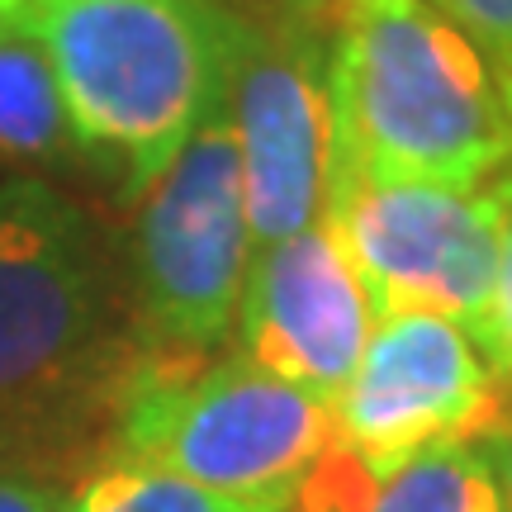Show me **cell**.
<instances>
[{
    "label": "cell",
    "mask_w": 512,
    "mask_h": 512,
    "mask_svg": "<svg viewBox=\"0 0 512 512\" xmlns=\"http://www.w3.org/2000/svg\"><path fill=\"white\" fill-rule=\"evenodd\" d=\"M100 332L86 219L34 181L0 195V422L81 384Z\"/></svg>",
    "instance_id": "52a82bcc"
},
{
    "label": "cell",
    "mask_w": 512,
    "mask_h": 512,
    "mask_svg": "<svg viewBox=\"0 0 512 512\" xmlns=\"http://www.w3.org/2000/svg\"><path fill=\"white\" fill-rule=\"evenodd\" d=\"M498 95H503V110H508V124H512V72H498Z\"/></svg>",
    "instance_id": "d6986e66"
},
{
    "label": "cell",
    "mask_w": 512,
    "mask_h": 512,
    "mask_svg": "<svg viewBox=\"0 0 512 512\" xmlns=\"http://www.w3.org/2000/svg\"><path fill=\"white\" fill-rule=\"evenodd\" d=\"M57 5H67V0H0V29H29L34 34L38 19H48Z\"/></svg>",
    "instance_id": "ac0fdd59"
},
{
    "label": "cell",
    "mask_w": 512,
    "mask_h": 512,
    "mask_svg": "<svg viewBox=\"0 0 512 512\" xmlns=\"http://www.w3.org/2000/svg\"><path fill=\"white\" fill-rule=\"evenodd\" d=\"M290 512H503V498L475 441L432 446L394 465H370L332 441Z\"/></svg>",
    "instance_id": "30bf717a"
},
{
    "label": "cell",
    "mask_w": 512,
    "mask_h": 512,
    "mask_svg": "<svg viewBox=\"0 0 512 512\" xmlns=\"http://www.w3.org/2000/svg\"><path fill=\"white\" fill-rule=\"evenodd\" d=\"M76 143L53 62L29 29H0V157L62 162Z\"/></svg>",
    "instance_id": "8fae6325"
},
{
    "label": "cell",
    "mask_w": 512,
    "mask_h": 512,
    "mask_svg": "<svg viewBox=\"0 0 512 512\" xmlns=\"http://www.w3.org/2000/svg\"><path fill=\"white\" fill-rule=\"evenodd\" d=\"M0 512H67V503L34 479L0 475Z\"/></svg>",
    "instance_id": "e0dca14e"
},
{
    "label": "cell",
    "mask_w": 512,
    "mask_h": 512,
    "mask_svg": "<svg viewBox=\"0 0 512 512\" xmlns=\"http://www.w3.org/2000/svg\"><path fill=\"white\" fill-rule=\"evenodd\" d=\"M233 24L219 0H67L38 19L76 143L124 157L128 195H143L223 100Z\"/></svg>",
    "instance_id": "7a4b0ae2"
},
{
    "label": "cell",
    "mask_w": 512,
    "mask_h": 512,
    "mask_svg": "<svg viewBox=\"0 0 512 512\" xmlns=\"http://www.w3.org/2000/svg\"><path fill=\"white\" fill-rule=\"evenodd\" d=\"M484 195L494 204L498 256H494V294H489V309H484L475 328V342L484 347L494 375L512 394V162L484 185Z\"/></svg>",
    "instance_id": "4fadbf2b"
},
{
    "label": "cell",
    "mask_w": 512,
    "mask_h": 512,
    "mask_svg": "<svg viewBox=\"0 0 512 512\" xmlns=\"http://www.w3.org/2000/svg\"><path fill=\"white\" fill-rule=\"evenodd\" d=\"M484 465H489V475L498 484V498H503V512H512V394L503 403V418L475 441Z\"/></svg>",
    "instance_id": "2e32d148"
},
{
    "label": "cell",
    "mask_w": 512,
    "mask_h": 512,
    "mask_svg": "<svg viewBox=\"0 0 512 512\" xmlns=\"http://www.w3.org/2000/svg\"><path fill=\"white\" fill-rule=\"evenodd\" d=\"M67 512H271L256 503L209 494L190 479H176L166 470L138 465V460H114L100 475L81 484V494L67 503Z\"/></svg>",
    "instance_id": "7c38bea8"
},
{
    "label": "cell",
    "mask_w": 512,
    "mask_h": 512,
    "mask_svg": "<svg viewBox=\"0 0 512 512\" xmlns=\"http://www.w3.org/2000/svg\"><path fill=\"white\" fill-rule=\"evenodd\" d=\"M332 166L479 190L512 162L498 76L437 0H356L328 48Z\"/></svg>",
    "instance_id": "6da1fadb"
},
{
    "label": "cell",
    "mask_w": 512,
    "mask_h": 512,
    "mask_svg": "<svg viewBox=\"0 0 512 512\" xmlns=\"http://www.w3.org/2000/svg\"><path fill=\"white\" fill-rule=\"evenodd\" d=\"M242 356L332 403L351 384L375 328V309L356 266L328 223L256 247L242 285Z\"/></svg>",
    "instance_id": "9c48e42d"
},
{
    "label": "cell",
    "mask_w": 512,
    "mask_h": 512,
    "mask_svg": "<svg viewBox=\"0 0 512 512\" xmlns=\"http://www.w3.org/2000/svg\"><path fill=\"white\" fill-rule=\"evenodd\" d=\"M328 223L370 309H427L475 332L494 294V204L479 190L328 171Z\"/></svg>",
    "instance_id": "5b68a950"
},
{
    "label": "cell",
    "mask_w": 512,
    "mask_h": 512,
    "mask_svg": "<svg viewBox=\"0 0 512 512\" xmlns=\"http://www.w3.org/2000/svg\"><path fill=\"white\" fill-rule=\"evenodd\" d=\"M223 105L233 124L252 247L323 219L332 166L328 38L242 19L228 43Z\"/></svg>",
    "instance_id": "8992f818"
},
{
    "label": "cell",
    "mask_w": 512,
    "mask_h": 512,
    "mask_svg": "<svg viewBox=\"0 0 512 512\" xmlns=\"http://www.w3.org/2000/svg\"><path fill=\"white\" fill-rule=\"evenodd\" d=\"M223 10L266 29H304V34L328 38L356 10V0H223Z\"/></svg>",
    "instance_id": "9a60e30c"
},
{
    "label": "cell",
    "mask_w": 512,
    "mask_h": 512,
    "mask_svg": "<svg viewBox=\"0 0 512 512\" xmlns=\"http://www.w3.org/2000/svg\"><path fill=\"white\" fill-rule=\"evenodd\" d=\"M437 5L484 53L494 76L512 72V0H437Z\"/></svg>",
    "instance_id": "5bb4252c"
},
{
    "label": "cell",
    "mask_w": 512,
    "mask_h": 512,
    "mask_svg": "<svg viewBox=\"0 0 512 512\" xmlns=\"http://www.w3.org/2000/svg\"><path fill=\"white\" fill-rule=\"evenodd\" d=\"M508 389L475 332L427 309L380 313L361 366L332 403L337 446L394 465L432 446L479 441L503 418Z\"/></svg>",
    "instance_id": "ba28073f"
},
{
    "label": "cell",
    "mask_w": 512,
    "mask_h": 512,
    "mask_svg": "<svg viewBox=\"0 0 512 512\" xmlns=\"http://www.w3.org/2000/svg\"><path fill=\"white\" fill-rule=\"evenodd\" d=\"M124 460L190 479L209 494L290 512L299 484L337 441L332 408L247 356L166 351L147 361L119 408Z\"/></svg>",
    "instance_id": "3957f363"
},
{
    "label": "cell",
    "mask_w": 512,
    "mask_h": 512,
    "mask_svg": "<svg viewBox=\"0 0 512 512\" xmlns=\"http://www.w3.org/2000/svg\"><path fill=\"white\" fill-rule=\"evenodd\" d=\"M252 228L228 105L200 119L190 143L143 190L138 290L152 337L176 356L219 347L242 309Z\"/></svg>",
    "instance_id": "277c9868"
}]
</instances>
